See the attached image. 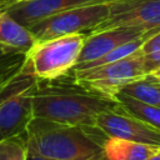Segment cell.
<instances>
[{
  "mask_svg": "<svg viewBox=\"0 0 160 160\" xmlns=\"http://www.w3.org/2000/svg\"><path fill=\"white\" fill-rule=\"evenodd\" d=\"M109 10V1L72 8L34 24L29 28V31L36 42L62 35L85 32L86 30L91 31L108 19Z\"/></svg>",
  "mask_w": 160,
  "mask_h": 160,
  "instance_id": "5b68a950",
  "label": "cell"
},
{
  "mask_svg": "<svg viewBox=\"0 0 160 160\" xmlns=\"http://www.w3.org/2000/svg\"><path fill=\"white\" fill-rule=\"evenodd\" d=\"M26 54L0 45V82L10 80L24 65Z\"/></svg>",
  "mask_w": 160,
  "mask_h": 160,
  "instance_id": "9a60e30c",
  "label": "cell"
},
{
  "mask_svg": "<svg viewBox=\"0 0 160 160\" xmlns=\"http://www.w3.org/2000/svg\"><path fill=\"white\" fill-rule=\"evenodd\" d=\"M8 81H9V80H8ZM8 81H5V82H0V89H1V88H2V86H4V85L8 82Z\"/></svg>",
  "mask_w": 160,
  "mask_h": 160,
  "instance_id": "603a6c76",
  "label": "cell"
},
{
  "mask_svg": "<svg viewBox=\"0 0 160 160\" xmlns=\"http://www.w3.org/2000/svg\"><path fill=\"white\" fill-rule=\"evenodd\" d=\"M2 5H5V4H4V2H0V8H1Z\"/></svg>",
  "mask_w": 160,
  "mask_h": 160,
  "instance_id": "484cf974",
  "label": "cell"
},
{
  "mask_svg": "<svg viewBox=\"0 0 160 160\" xmlns=\"http://www.w3.org/2000/svg\"><path fill=\"white\" fill-rule=\"evenodd\" d=\"M148 38H150V36H141V38H139V39H135V40L124 42V44L116 46L115 49L110 50V51L106 52L105 55L100 56V58L96 59V60H92V61H90V62L74 66V68H72V71L86 70V69H91V68H96V66H101V65H106V64H110V62L121 60V59H124V58H126V56L134 54L135 51L140 50L142 42H144Z\"/></svg>",
  "mask_w": 160,
  "mask_h": 160,
  "instance_id": "5bb4252c",
  "label": "cell"
},
{
  "mask_svg": "<svg viewBox=\"0 0 160 160\" xmlns=\"http://www.w3.org/2000/svg\"><path fill=\"white\" fill-rule=\"evenodd\" d=\"M140 49H141V51L144 54L150 52V51H155V50H160V31H158L156 34H154L150 38H148L142 42Z\"/></svg>",
  "mask_w": 160,
  "mask_h": 160,
  "instance_id": "ac0fdd59",
  "label": "cell"
},
{
  "mask_svg": "<svg viewBox=\"0 0 160 160\" xmlns=\"http://www.w3.org/2000/svg\"><path fill=\"white\" fill-rule=\"evenodd\" d=\"M94 128L34 116L25 131L28 151L56 160H104L102 141L91 135Z\"/></svg>",
  "mask_w": 160,
  "mask_h": 160,
  "instance_id": "6da1fadb",
  "label": "cell"
},
{
  "mask_svg": "<svg viewBox=\"0 0 160 160\" xmlns=\"http://www.w3.org/2000/svg\"><path fill=\"white\" fill-rule=\"evenodd\" d=\"M25 160H56V159H51V158H48V156H42V155H38V154L28 151V155H26Z\"/></svg>",
  "mask_w": 160,
  "mask_h": 160,
  "instance_id": "d6986e66",
  "label": "cell"
},
{
  "mask_svg": "<svg viewBox=\"0 0 160 160\" xmlns=\"http://www.w3.org/2000/svg\"><path fill=\"white\" fill-rule=\"evenodd\" d=\"M2 139H4V138H2V135H1V132H0V141H1Z\"/></svg>",
  "mask_w": 160,
  "mask_h": 160,
  "instance_id": "cb8c5ba5",
  "label": "cell"
},
{
  "mask_svg": "<svg viewBox=\"0 0 160 160\" xmlns=\"http://www.w3.org/2000/svg\"><path fill=\"white\" fill-rule=\"evenodd\" d=\"M85 36V32H79L35 42L26 55L24 69L38 81L61 78L78 64Z\"/></svg>",
  "mask_w": 160,
  "mask_h": 160,
  "instance_id": "3957f363",
  "label": "cell"
},
{
  "mask_svg": "<svg viewBox=\"0 0 160 160\" xmlns=\"http://www.w3.org/2000/svg\"><path fill=\"white\" fill-rule=\"evenodd\" d=\"M95 126L106 136L160 146V131L129 114L119 104L98 114Z\"/></svg>",
  "mask_w": 160,
  "mask_h": 160,
  "instance_id": "8992f818",
  "label": "cell"
},
{
  "mask_svg": "<svg viewBox=\"0 0 160 160\" xmlns=\"http://www.w3.org/2000/svg\"><path fill=\"white\" fill-rule=\"evenodd\" d=\"M142 68L145 75H149L150 72L155 71L160 68V50L150 51L144 54L142 52Z\"/></svg>",
  "mask_w": 160,
  "mask_h": 160,
  "instance_id": "e0dca14e",
  "label": "cell"
},
{
  "mask_svg": "<svg viewBox=\"0 0 160 160\" xmlns=\"http://www.w3.org/2000/svg\"><path fill=\"white\" fill-rule=\"evenodd\" d=\"M114 99L125 111L160 131V108L144 104L122 92H118Z\"/></svg>",
  "mask_w": 160,
  "mask_h": 160,
  "instance_id": "7c38bea8",
  "label": "cell"
},
{
  "mask_svg": "<svg viewBox=\"0 0 160 160\" xmlns=\"http://www.w3.org/2000/svg\"><path fill=\"white\" fill-rule=\"evenodd\" d=\"M31 101L34 116L75 126H95L98 114L118 106L115 100L81 86L72 89L40 88L35 85L31 92Z\"/></svg>",
  "mask_w": 160,
  "mask_h": 160,
  "instance_id": "7a4b0ae2",
  "label": "cell"
},
{
  "mask_svg": "<svg viewBox=\"0 0 160 160\" xmlns=\"http://www.w3.org/2000/svg\"><path fill=\"white\" fill-rule=\"evenodd\" d=\"M104 160H149L156 146L106 136L101 144Z\"/></svg>",
  "mask_w": 160,
  "mask_h": 160,
  "instance_id": "8fae6325",
  "label": "cell"
},
{
  "mask_svg": "<svg viewBox=\"0 0 160 160\" xmlns=\"http://www.w3.org/2000/svg\"><path fill=\"white\" fill-rule=\"evenodd\" d=\"M32 34L18 22L4 8H0V45L26 54L35 45Z\"/></svg>",
  "mask_w": 160,
  "mask_h": 160,
  "instance_id": "30bf717a",
  "label": "cell"
},
{
  "mask_svg": "<svg viewBox=\"0 0 160 160\" xmlns=\"http://www.w3.org/2000/svg\"><path fill=\"white\" fill-rule=\"evenodd\" d=\"M146 78H149L150 80H154V81H156V82H159V84H160V68H159V69H156L155 71L150 72L149 75H146Z\"/></svg>",
  "mask_w": 160,
  "mask_h": 160,
  "instance_id": "ffe728a7",
  "label": "cell"
},
{
  "mask_svg": "<svg viewBox=\"0 0 160 160\" xmlns=\"http://www.w3.org/2000/svg\"><path fill=\"white\" fill-rule=\"evenodd\" d=\"M158 31L160 30H148L139 26H115L95 32H89L85 36V41L76 65L96 60L124 42L139 39L141 36H151Z\"/></svg>",
  "mask_w": 160,
  "mask_h": 160,
  "instance_id": "ba28073f",
  "label": "cell"
},
{
  "mask_svg": "<svg viewBox=\"0 0 160 160\" xmlns=\"http://www.w3.org/2000/svg\"><path fill=\"white\" fill-rule=\"evenodd\" d=\"M11 1H22V0H10V2H11Z\"/></svg>",
  "mask_w": 160,
  "mask_h": 160,
  "instance_id": "d4e9b609",
  "label": "cell"
},
{
  "mask_svg": "<svg viewBox=\"0 0 160 160\" xmlns=\"http://www.w3.org/2000/svg\"><path fill=\"white\" fill-rule=\"evenodd\" d=\"M28 155L25 134L0 141V160H25Z\"/></svg>",
  "mask_w": 160,
  "mask_h": 160,
  "instance_id": "2e32d148",
  "label": "cell"
},
{
  "mask_svg": "<svg viewBox=\"0 0 160 160\" xmlns=\"http://www.w3.org/2000/svg\"><path fill=\"white\" fill-rule=\"evenodd\" d=\"M119 92L134 98L144 104L160 108V84L146 76L126 84Z\"/></svg>",
  "mask_w": 160,
  "mask_h": 160,
  "instance_id": "4fadbf2b",
  "label": "cell"
},
{
  "mask_svg": "<svg viewBox=\"0 0 160 160\" xmlns=\"http://www.w3.org/2000/svg\"><path fill=\"white\" fill-rule=\"evenodd\" d=\"M101 1L110 0H22L8 2L4 5V8L18 22L29 29L34 24L49 16L56 15L72 8Z\"/></svg>",
  "mask_w": 160,
  "mask_h": 160,
  "instance_id": "9c48e42d",
  "label": "cell"
},
{
  "mask_svg": "<svg viewBox=\"0 0 160 160\" xmlns=\"http://www.w3.org/2000/svg\"><path fill=\"white\" fill-rule=\"evenodd\" d=\"M109 16L90 32L115 26L160 30V0H110Z\"/></svg>",
  "mask_w": 160,
  "mask_h": 160,
  "instance_id": "52a82bcc",
  "label": "cell"
},
{
  "mask_svg": "<svg viewBox=\"0 0 160 160\" xmlns=\"http://www.w3.org/2000/svg\"><path fill=\"white\" fill-rule=\"evenodd\" d=\"M72 72L76 85L111 100L126 84L146 76L141 49L121 60Z\"/></svg>",
  "mask_w": 160,
  "mask_h": 160,
  "instance_id": "277c9868",
  "label": "cell"
},
{
  "mask_svg": "<svg viewBox=\"0 0 160 160\" xmlns=\"http://www.w3.org/2000/svg\"><path fill=\"white\" fill-rule=\"evenodd\" d=\"M0 2H4V4H8V2H10V0H0Z\"/></svg>",
  "mask_w": 160,
  "mask_h": 160,
  "instance_id": "7402d4cb",
  "label": "cell"
},
{
  "mask_svg": "<svg viewBox=\"0 0 160 160\" xmlns=\"http://www.w3.org/2000/svg\"><path fill=\"white\" fill-rule=\"evenodd\" d=\"M149 160H160V146H156Z\"/></svg>",
  "mask_w": 160,
  "mask_h": 160,
  "instance_id": "44dd1931",
  "label": "cell"
}]
</instances>
